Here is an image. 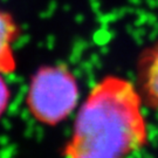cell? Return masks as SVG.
<instances>
[{
	"label": "cell",
	"mask_w": 158,
	"mask_h": 158,
	"mask_svg": "<svg viewBox=\"0 0 158 158\" xmlns=\"http://www.w3.org/2000/svg\"><path fill=\"white\" fill-rule=\"evenodd\" d=\"M148 143L139 91L127 79L107 76L81 106L62 155L72 158L123 157Z\"/></svg>",
	"instance_id": "cell-1"
},
{
	"label": "cell",
	"mask_w": 158,
	"mask_h": 158,
	"mask_svg": "<svg viewBox=\"0 0 158 158\" xmlns=\"http://www.w3.org/2000/svg\"><path fill=\"white\" fill-rule=\"evenodd\" d=\"M79 96L77 80L69 68L64 64L44 66L32 77L27 107L38 122L56 125L75 110Z\"/></svg>",
	"instance_id": "cell-2"
},
{
	"label": "cell",
	"mask_w": 158,
	"mask_h": 158,
	"mask_svg": "<svg viewBox=\"0 0 158 158\" xmlns=\"http://www.w3.org/2000/svg\"><path fill=\"white\" fill-rule=\"evenodd\" d=\"M138 73L143 96L151 107L158 109V46L143 54Z\"/></svg>",
	"instance_id": "cell-3"
},
{
	"label": "cell",
	"mask_w": 158,
	"mask_h": 158,
	"mask_svg": "<svg viewBox=\"0 0 158 158\" xmlns=\"http://www.w3.org/2000/svg\"><path fill=\"white\" fill-rule=\"evenodd\" d=\"M18 28L10 14L0 10V72L12 73L15 69L13 44L17 39Z\"/></svg>",
	"instance_id": "cell-4"
},
{
	"label": "cell",
	"mask_w": 158,
	"mask_h": 158,
	"mask_svg": "<svg viewBox=\"0 0 158 158\" xmlns=\"http://www.w3.org/2000/svg\"><path fill=\"white\" fill-rule=\"evenodd\" d=\"M0 72V117L2 116V114L5 113V110L7 109V106L10 103V98H11V93L10 89L6 85L5 79L2 77Z\"/></svg>",
	"instance_id": "cell-5"
}]
</instances>
